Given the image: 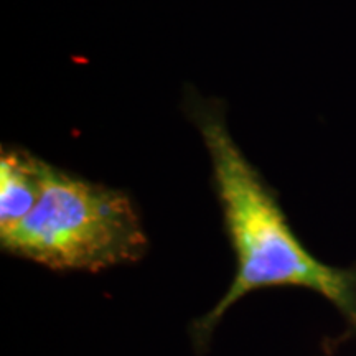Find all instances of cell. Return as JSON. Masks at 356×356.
Returning a JSON list of instances; mask_svg holds the SVG:
<instances>
[{
	"instance_id": "3",
	"label": "cell",
	"mask_w": 356,
	"mask_h": 356,
	"mask_svg": "<svg viewBox=\"0 0 356 356\" xmlns=\"http://www.w3.org/2000/svg\"><path fill=\"white\" fill-rule=\"evenodd\" d=\"M44 160L24 149L3 147L0 155V233L33 211L42 193Z\"/></svg>"
},
{
	"instance_id": "2",
	"label": "cell",
	"mask_w": 356,
	"mask_h": 356,
	"mask_svg": "<svg viewBox=\"0 0 356 356\" xmlns=\"http://www.w3.org/2000/svg\"><path fill=\"white\" fill-rule=\"evenodd\" d=\"M0 244L50 269L99 273L139 261L147 236L127 193L44 162L33 211L0 233Z\"/></svg>"
},
{
	"instance_id": "1",
	"label": "cell",
	"mask_w": 356,
	"mask_h": 356,
	"mask_svg": "<svg viewBox=\"0 0 356 356\" xmlns=\"http://www.w3.org/2000/svg\"><path fill=\"white\" fill-rule=\"evenodd\" d=\"M193 114L210 154L216 197L236 256L233 282L197 330L204 337L236 302L267 287L309 289L356 323V275L323 264L307 251L218 108L200 104Z\"/></svg>"
}]
</instances>
